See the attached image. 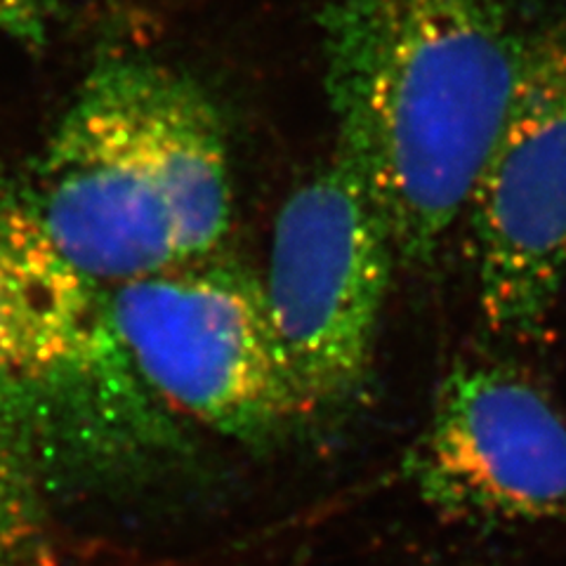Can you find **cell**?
<instances>
[{
  "label": "cell",
  "mask_w": 566,
  "mask_h": 566,
  "mask_svg": "<svg viewBox=\"0 0 566 566\" xmlns=\"http://www.w3.org/2000/svg\"><path fill=\"white\" fill-rule=\"evenodd\" d=\"M395 260L364 185L335 154L283 201L262 286L310 413L366 382Z\"/></svg>",
  "instance_id": "5"
},
{
  "label": "cell",
  "mask_w": 566,
  "mask_h": 566,
  "mask_svg": "<svg viewBox=\"0 0 566 566\" xmlns=\"http://www.w3.org/2000/svg\"><path fill=\"white\" fill-rule=\"evenodd\" d=\"M403 470L420 501L451 522L566 517V422L534 382L505 366L451 370Z\"/></svg>",
  "instance_id": "7"
},
{
  "label": "cell",
  "mask_w": 566,
  "mask_h": 566,
  "mask_svg": "<svg viewBox=\"0 0 566 566\" xmlns=\"http://www.w3.org/2000/svg\"><path fill=\"white\" fill-rule=\"evenodd\" d=\"M322 27L335 156L397 260L430 262L468 210L524 39L501 0H333Z\"/></svg>",
  "instance_id": "1"
},
{
  "label": "cell",
  "mask_w": 566,
  "mask_h": 566,
  "mask_svg": "<svg viewBox=\"0 0 566 566\" xmlns=\"http://www.w3.org/2000/svg\"><path fill=\"white\" fill-rule=\"evenodd\" d=\"M118 340L149 392L229 439L260 444L310 409L262 279L193 260L106 289Z\"/></svg>",
  "instance_id": "4"
},
{
  "label": "cell",
  "mask_w": 566,
  "mask_h": 566,
  "mask_svg": "<svg viewBox=\"0 0 566 566\" xmlns=\"http://www.w3.org/2000/svg\"><path fill=\"white\" fill-rule=\"evenodd\" d=\"M43 0H0V33L39 39Z\"/></svg>",
  "instance_id": "9"
},
{
  "label": "cell",
  "mask_w": 566,
  "mask_h": 566,
  "mask_svg": "<svg viewBox=\"0 0 566 566\" xmlns=\"http://www.w3.org/2000/svg\"><path fill=\"white\" fill-rule=\"evenodd\" d=\"M45 491L29 453L0 430V566H39L57 555Z\"/></svg>",
  "instance_id": "8"
},
{
  "label": "cell",
  "mask_w": 566,
  "mask_h": 566,
  "mask_svg": "<svg viewBox=\"0 0 566 566\" xmlns=\"http://www.w3.org/2000/svg\"><path fill=\"white\" fill-rule=\"evenodd\" d=\"M468 210L486 326L510 340L538 338L566 281V17L524 41Z\"/></svg>",
  "instance_id": "6"
},
{
  "label": "cell",
  "mask_w": 566,
  "mask_h": 566,
  "mask_svg": "<svg viewBox=\"0 0 566 566\" xmlns=\"http://www.w3.org/2000/svg\"><path fill=\"white\" fill-rule=\"evenodd\" d=\"M27 206L102 289L208 258L234 212L220 109L164 62L106 57L52 130Z\"/></svg>",
  "instance_id": "2"
},
{
  "label": "cell",
  "mask_w": 566,
  "mask_h": 566,
  "mask_svg": "<svg viewBox=\"0 0 566 566\" xmlns=\"http://www.w3.org/2000/svg\"><path fill=\"white\" fill-rule=\"evenodd\" d=\"M0 430L45 484L135 472L172 444L168 409L133 368L106 289L27 203L0 197Z\"/></svg>",
  "instance_id": "3"
}]
</instances>
